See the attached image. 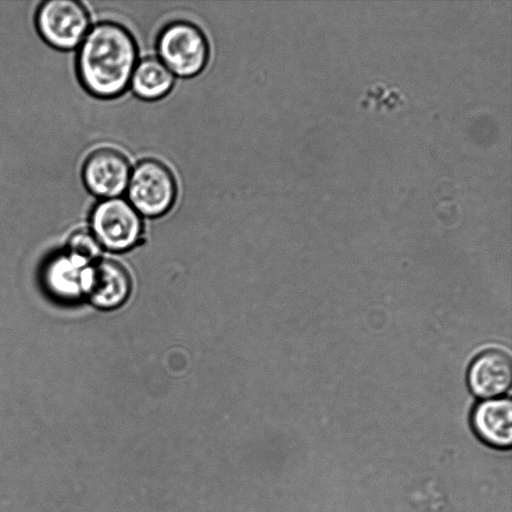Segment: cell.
Segmentation results:
<instances>
[{
	"instance_id": "cell-1",
	"label": "cell",
	"mask_w": 512,
	"mask_h": 512,
	"mask_svg": "<svg viewBox=\"0 0 512 512\" xmlns=\"http://www.w3.org/2000/svg\"><path fill=\"white\" fill-rule=\"evenodd\" d=\"M138 48L123 25L102 21L90 27L78 48L76 72L84 89L97 98L120 96L129 87Z\"/></svg>"
},
{
	"instance_id": "cell-2",
	"label": "cell",
	"mask_w": 512,
	"mask_h": 512,
	"mask_svg": "<svg viewBox=\"0 0 512 512\" xmlns=\"http://www.w3.org/2000/svg\"><path fill=\"white\" fill-rule=\"evenodd\" d=\"M158 59L178 77L189 78L199 74L209 60V43L203 31L195 24L176 20L166 24L156 40Z\"/></svg>"
},
{
	"instance_id": "cell-3",
	"label": "cell",
	"mask_w": 512,
	"mask_h": 512,
	"mask_svg": "<svg viewBox=\"0 0 512 512\" xmlns=\"http://www.w3.org/2000/svg\"><path fill=\"white\" fill-rule=\"evenodd\" d=\"M126 192L127 201L141 216L156 218L167 213L174 205L177 184L164 163L144 159L131 169Z\"/></svg>"
},
{
	"instance_id": "cell-4",
	"label": "cell",
	"mask_w": 512,
	"mask_h": 512,
	"mask_svg": "<svg viewBox=\"0 0 512 512\" xmlns=\"http://www.w3.org/2000/svg\"><path fill=\"white\" fill-rule=\"evenodd\" d=\"M90 224L101 248L113 252L133 248L143 234L141 215L121 197L99 201L92 209Z\"/></svg>"
},
{
	"instance_id": "cell-5",
	"label": "cell",
	"mask_w": 512,
	"mask_h": 512,
	"mask_svg": "<svg viewBox=\"0 0 512 512\" xmlns=\"http://www.w3.org/2000/svg\"><path fill=\"white\" fill-rule=\"evenodd\" d=\"M35 25L49 46L68 51L79 47L85 38L90 29V15L81 2L49 0L38 7Z\"/></svg>"
},
{
	"instance_id": "cell-6",
	"label": "cell",
	"mask_w": 512,
	"mask_h": 512,
	"mask_svg": "<svg viewBox=\"0 0 512 512\" xmlns=\"http://www.w3.org/2000/svg\"><path fill=\"white\" fill-rule=\"evenodd\" d=\"M131 166L126 156L113 148L91 152L82 167V180L87 190L101 198L120 197L127 189Z\"/></svg>"
},
{
	"instance_id": "cell-7",
	"label": "cell",
	"mask_w": 512,
	"mask_h": 512,
	"mask_svg": "<svg viewBox=\"0 0 512 512\" xmlns=\"http://www.w3.org/2000/svg\"><path fill=\"white\" fill-rule=\"evenodd\" d=\"M131 293V278L118 262L99 258L84 274L83 294L89 302L103 310L123 305Z\"/></svg>"
},
{
	"instance_id": "cell-8",
	"label": "cell",
	"mask_w": 512,
	"mask_h": 512,
	"mask_svg": "<svg viewBox=\"0 0 512 512\" xmlns=\"http://www.w3.org/2000/svg\"><path fill=\"white\" fill-rule=\"evenodd\" d=\"M512 378L510 356L501 350L479 354L468 370V386L472 393L484 400L493 399L508 390Z\"/></svg>"
},
{
	"instance_id": "cell-9",
	"label": "cell",
	"mask_w": 512,
	"mask_h": 512,
	"mask_svg": "<svg viewBox=\"0 0 512 512\" xmlns=\"http://www.w3.org/2000/svg\"><path fill=\"white\" fill-rule=\"evenodd\" d=\"M471 425L477 436L488 445L509 449L512 445V404L509 398L479 402L473 409Z\"/></svg>"
},
{
	"instance_id": "cell-10",
	"label": "cell",
	"mask_w": 512,
	"mask_h": 512,
	"mask_svg": "<svg viewBox=\"0 0 512 512\" xmlns=\"http://www.w3.org/2000/svg\"><path fill=\"white\" fill-rule=\"evenodd\" d=\"M174 75L156 57H146L137 62L129 87L143 100H158L166 96L174 85Z\"/></svg>"
},
{
	"instance_id": "cell-11",
	"label": "cell",
	"mask_w": 512,
	"mask_h": 512,
	"mask_svg": "<svg viewBox=\"0 0 512 512\" xmlns=\"http://www.w3.org/2000/svg\"><path fill=\"white\" fill-rule=\"evenodd\" d=\"M87 267L73 261L67 254L54 259L46 271L49 289L66 300L84 296V274Z\"/></svg>"
},
{
	"instance_id": "cell-12",
	"label": "cell",
	"mask_w": 512,
	"mask_h": 512,
	"mask_svg": "<svg viewBox=\"0 0 512 512\" xmlns=\"http://www.w3.org/2000/svg\"><path fill=\"white\" fill-rule=\"evenodd\" d=\"M100 248L92 233L79 231L69 238L66 254L73 261L89 266L100 258Z\"/></svg>"
}]
</instances>
